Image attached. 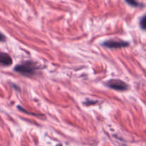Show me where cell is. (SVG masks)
<instances>
[{
	"label": "cell",
	"mask_w": 146,
	"mask_h": 146,
	"mask_svg": "<svg viewBox=\"0 0 146 146\" xmlns=\"http://www.w3.org/2000/svg\"><path fill=\"white\" fill-rule=\"evenodd\" d=\"M128 4L133 6V7H138L139 6V4L138 3V1H135V0H125Z\"/></svg>",
	"instance_id": "8992f818"
},
{
	"label": "cell",
	"mask_w": 146,
	"mask_h": 146,
	"mask_svg": "<svg viewBox=\"0 0 146 146\" xmlns=\"http://www.w3.org/2000/svg\"><path fill=\"white\" fill-rule=\"evenodd\" d=\"M37 69H38V67L34 62H31V61H25L16 66L14 68V71L16 72L25 76H31L34 75Z\"/></svg>",
	"instance_id": "6da1fadb"
},
{
	"label": "cell",
	"mask_w": 146,
	"mask_h": 146,
	"mask_svg": "<svg viewBox=\"0 0 146 146\" xmlns=\"http://www.w3.org/2000/svg\"><path fill=\"white\" fill-rule=\"evenodd\" d=\"M1 41H4V36H3V34H1Z\"/></svg>",
	"instance_id": "52a82bcc"
},
{
	"label": "cell",
	"mask_w": 146,
	"mask_h": 146,
	"mask_svg": "<svg viewBox=\"0 0 146 146\" xmlns=\"http://www.w3.org/2000/svg\"><path fill=\"white\" fill-rule=\"evenodd\" d=\"M140 25H141V27L143 29L146 30V14L144 17H142V19H141V21H140Z\"/></svg>",
	"instance_id": "5b68a950"
},
{
	"label": "cell",
	"mask_w": 146,
	"mask_h": 146,
	"mask_svg": "<svg viewBox=\"0 0 146 146\" xmlns=\"http://www.w3.org/2000/svg\"><path fill=\"white\" fill-rule=\"evenodd\" d=\"M0 63H1V66H9L12 64V58L7 54L1 53L0 54Z\"/></svg>",
	"instance_id": "277c9868"
},
{
	"label": "cell",
	"mask_w": 146,
	"mask_h": 146,
	"mask_svg": "<svg viewBox=\"0 0 146 146\" xmlns=\"http://www.w3.org/2000/svg\"><path fill=\"white\" fill-rule=\"evenodd\" d=\"M129 45L128 42L123 40H108L103 43V46L109 48H121Z\"/></svg>",
	"instance_id": "3957f363"
},
{
	"label": "cell",
	"mask_w": 146,
	"mask_h": 146,
	"mask_svg": "<svg viewBox=\"0 0 146 146\" xmlns=\"http://www.w3.org/2000/svg\"><path fill=\"white\" fill-rule=\"evenodd\" d=\"M107 86L116 91H126L128 88V86L126 83L119 79H111L107 82Z\"/></svg>",
	"instance_id": "7a4b0ae2"
}]
</instances>
